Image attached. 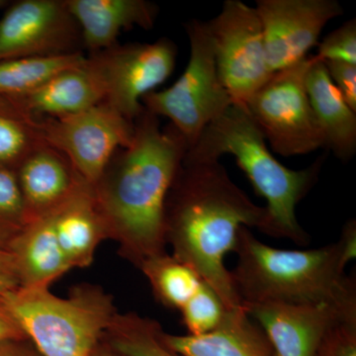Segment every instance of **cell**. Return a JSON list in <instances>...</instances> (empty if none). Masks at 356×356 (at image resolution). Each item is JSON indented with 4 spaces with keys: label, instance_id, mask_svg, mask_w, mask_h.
Here are the masks:
<instances>
[{
    "label": "cell",
    "instance_id": "obj_1",
    "mask_svg": "<svg viewBox=\"0 0 356 356\" xmlns=\"http://www.w3.org/2000/svg\"><path fill=\"white\" fill-rule=\"evenodd\" d=\"M163 219L173 257L193 269L227 310L245 309L225 259L235 250L242 227L267 235L266 207L232 181L220 161H182L166 196Z\"/></svg>",
    "mask_w": 356,
    "mask_h": 356
},
{
    "label": "cell",
    "instance_id": "obj_2",
    "mask_svg": "<svg viewBox=\"0 0 356 356\" xmlns=\"http://www.w3.org/2000/svg\"><path fill=\"white\" fill-rule=\"evenodd\" d=\"M189 149L172 124L146 109L134 121L132 142L119 149L93 186L108 238L140 267L165 252V204Z\"/></svg>",
    "mask_w": 356,
    "mask_h": 356
},
{
    "label": "cell",
    "instance_id": "obj_3",
    "mask_svg": "<svg viewBox=\"0 0 356 356\" xmlns=\"http://www.w3.org/2000/svg\"><path fill=\"white\" fill-rule=\"evenodd\" d=\"M234 252L238 261L232 280L243 306L356 302L355 275L346 273L356 257L355 220L346 222L337 242L305 250L269 247L242 227Z\"/></svg>",
    "mask_w": 356,
    "mask_h": 356
},
{
    "label": "cell",
    "instance_id": "obj_4",
    "mask_svg": "<svg viewBox=\"0 0 356 356\" xmlns=\"http://www.w3.org/2000/svg\"><path fill=\"white\" fill-rule=\"evenodd\" d=\"M266 140L247 106L232 103L204 129L184 161L205 163L219 161L225 154L235 156L236 165L247 175L255 193L266 199L267 236L305 247L310 236L299 224L297 206L317 184L325 156L304 170H290L274 158Z\"/></svg>",
    "mask_w": 356,
    "mask_h": 356
},
{
    "label": "cell",
    "instance_id": "obj_5",
    "mask_svg": "<svg viewBox=\"0 0 356 356\" xmlns=\"http://www.w3.org/2000/svg\"><path fill=\"white\" fill-rule=\"evenodd\" d=\"M2 300L43 356H91L116 317L113 297L96 285H79L67 298L50 287H19Z\"/></svg>",
    "mask_w": 356,
    "mask_h": 356
},
{
    "label": "cell",
    "instance_id": "obj_6",
    "mask_svg": "<svg viewBox=\"0 0 356 356\" xmlns=\"http://www.w3.org/2000/svg\"><path fill=\"white\" fill-rule=\"evenodd\" d=\"M191 58L181 76L170 88L152 91L143 106L156 117H165L193 146L204 129L233 103L218 76L214 50L206 22L192 19L185 24Z\"/></svg>",
    "mask_w": 356,
    "mask_h": 356
},
{
    "label": "cell",
    "instance_id": "obj_7",
    "mask_svg": "<svg viewBox=\"0 0 356 356\" xmlns=\"http://www.w3.org/2000/svg\"><path fill=\"white\" fill-rule=\"evenodd\" d=\"M312 60L313 56H308L274 72L245 104L273 151L285 158L325 147L306 89Z\"/></svg>",
    "mask_w": 356,
    "mask_h": 356
},
{
    "label": "cell",
    "instance_id": "obj_8",
    "mask_svg": "<svg viewBox=\"0 0 356 356\" xmlns=\"http://www.w3.org/2000/svg\"><path fill=\"white\" fill-rule=\"evenodd\" d=\"M218 76L233 103L245 104L273 76L267 64L261 20L254 7L227 0L206 22Z\"/></svg>",
    "mask_w": 356,
    "mask_h": 356
},
{
    "label": "cell",
    "instance_id": "obj_9",
    "mask_svg": "<svg viewBox=\"0 0 356 356\" xmlns=\"http://www.w3.org/2000/svg\"><path fill=\"white\" fill-rule=\"evenodd\" d=\"M177 58V44L163 37L154 43L117 44L88 60L102 83L104 102L134 122L145 110L143 97L172 76Z\"/></svg>",
    "mask_w": 356,
    "mask_h": 356
},
{
    "label": "cell",
    "instance_id": "obj_10",
    "mask_svg": "<svg viewBox=\"0 0 356 356\" xmlns=\"http://www.w3.org/2000/svg\"><path fill=\"white\" fill-rule=\"evenodd\" d=\"M41 132L44 142L95 186L115 153L132 142L134 122L103 102L69 116L41 118Z\"/></svg>",
    "mask_w": 356,
    "mask_h": 356
},
{
    "label": "cell",
    "instance_id": "obj_11",
    "mask_svg": "<svg viewBox=\"0 0 356 356\" xmlns=\"http://www.w3.org/2000/svg\"><path fill=\"white\" fill-rule=\"evenodd\" d=\"M81 29L65 0H20L0 20V62L83 53Z\"/></svg>",
    "mask_w": 356,
    "mask_h": 356
},
{
    "label": "cell",
    "instance_id": "obj_12",
    "mask_svg": "<svg viewBox=\"0 0 356 356\" xmlns=\"http://www.w3.org/2000/svg\"><path fill=\"white\" fill-rule=\"evenodd\" d=\"M254 8L271 74L305 60L325 26L344 13L337 0H257Z\"/></svg>",
    "mask_w": 356,
    "mask_h": 356
},
{
    "label": "cell",
    "instance_id": "obj_13",
    "mask_svg": "<svg viewBox=\"0 0 356 356\" xmlns=\"http://www.w3.org/2000/svg\"><path fill=\"white\" fill-rule=\"evenodd\" d=\"M245 308L266 334L275 356H315L327 332L343 318L356 315V302H262Z\"/></svg>",
    "mask_w": 356,
    "mask_h": 356
},
{
    "label": "cell",
    "instance_id": "obj_14",
    "mask_svg": "<svg viewBox=\"0 0 356 356\" xmlns=\"http://www.w3.org/2000/svg\"><path fill=\"white\" fill-rule=\"evenodd\" d=\"M15 173L29 222L57 209L84 181L70 159L48 144L35 149Z\"/></svg>",
    "mask_w": 356,
    "mask_h": 356
},
{
    "label": "cell",
    "instance_id": "obj_15",
    "mask_svg": "<svg viewBox=\"0 0 356 356\" xmlns=\"http://www.w3.org/2000/svg\"><path fill=\"white\" fill-rule=\"evenodd\" d=\"M76 19L83 49L90 54L112 48L118 44L122 31L135 27H154L159 7L147 0H65Z\"/></svg>",
    "mask_w": 356,
    "mask_h": 356
},
{
    "label": "cell",
    "instance_id": "obj_16",
    "mask_svg": "<svg viewBox=\"0 0 356 356\" xmlns=\"http://www.w3.org/2000/svg\"><path fill=\"white\" fill-rule=\"evenodd\" d=\"M7 99L36 118H60L104 102V92L86 57L83 65L63 70L29 92Z\"/></svg>",
    "mask_w": 356,
    "mask_h": 356
},
{
    "label": "cell",
    "instance_id": "obj_17",
    "mask_svg": "<svg viewBox=\"0 0 356 356\" xmlns=\"http://www.w3.org/2000/svg\"><path fill=\"white\" fill-rule=\"evenodd\" d=\"M51 215L58 242L70 268L90 266L98 245L108 238L92 185L81 182Z\"/></svg>",
    "mask_w": 356,
    "mask_h": 356
},
{
    "label": "cell",
    "instance_id": "obj_18",
    "mask_svg": "<svg viewBox=\"0 0 356 356\" xmlns=\"http://www.w3.org/2000/svg\"><path fill=\"white\" fill-rule=\"evenodd\" d=\"M161 337L181 356H275L266 334L245 308L227 311L221 324L206 334L181 336L163 330Z\"/></svg>",
    "mask_w": 356,
    "mask_h": 356
},
{
    "label": "cell",
    "instance_id": "obj_19",
    "mask_svg": "<svg viewBox=\"0 0 356 356\" xmlns=\"http://www.w3.org/2000/svg\"><path fill=\"white\" fill-rule=\"evenodd\" d=\"M306 89L325 147L344 163L350 161L356 152V112L332 83L324 63L315 56L307 72Z\"/></svg>",
    "mask_w": 356,
    "mask_h": 356
},
{
    "label": "cell",
    "instance_id": "obj_20",
    "mask_svg": "<svg viewBox=\"0 0 356 356\" xmlns=\"http://www.w3.org/2000/svg\"><path fill=\"white\" fill-rule=\"evenodd\" d=\"M20 287H50L70 270L58 242L51 213L30 222L9 248Z\"/></svg>",
    "mask_w": 356,
    "mask_h": 356
},
{
    "label": "cell",
    "instance_id": "obj_21",
    "mask_svg": "<svg viewBox=\"0 0 356 356\" xmlns=\"http://www.w3.org/2000/svg\"><path fill=\"white\" fill-rule=\"evenodd\" d=\"M44 144L47 143L42 136L41 118L0 96V168L16 172Z\"/></svg>",
    "mask_w": 356,
    "mask_h": 356
},
{
    "label": "cell",
    "instance_id": "obj_22",
    "mask_svg": "<svg viewBox=\"0 0 356 356\" xmlns=\"http://www.w3.org/2000/svg\"><path fill=\"white\" fill-rule=\"evenodd\" d=\"M83 53L0 62V96L13 98L38 88L63 70L83 65Z\"/></svg>",
    "mask_w": 356,
    "mask_h": 356
},
{
    "label": "cell",
    "instance_id": "obj_23",
    "mask_svg": "<svg viewBox=\"0 0 356 356\" xmlns=\"http://www.w3.org/2000/svg\"><path fill=\"white\" fill-rule=\"evenodd\" d=\"M139 268L149 280L156 299L175 310H180L203 283L193 269L166 252L147 259Z\"/></svg>",
    "mask_w": 356,
    "mask_h": 356
},
{
    "label": "cell",
    "instance_id": "obj_24",
    "mask_svg": "<svg viewBox=\"0 0 356 356\" xmlns=\"http://www.w3.org/2000/svg\"><path fill=\"white\" fill-rule=\"evenodd\" d=\"M161 325L138 314H117L105 332L107 346L126 356H181L161 339Z\"/></svg>",
    "mask_w": 356,
    "mask_h": 356
},
{
    "label": "cell",
    "instance_id": "obj_25",
    "mask_svg": "<svg viewBox=\"0 0 356 356\" xmlns=\"http://www.w3.org/2000/svg\"><path fill=\"white\" fill-rule=\"evenodd\" d=\"M28 224L15 172L0 168V248L9 250Z\"/></svg>",
    "mask_w": 356,
    "mask_h": 356
},
{
    "label": "cell",
    "instance_id": "obj_26",
    "mask_svg": "<svg viewBox=\"0 0 356 356\" xmlns=\"http://www.w3.org/2000/svg\"><path fill=\"white\" fill-rule=\"evenodd\" d=\"M179 311L188 334L198 336L216 329L228 310L216 293L203 282Z\"/></svg>",
    "mask_w": 356,
    "mask_h": 356
},
{
    "label": "cell",
    "instance_id": "obj_27",
    "mask_svg": "<svg viewBox=\"0 0 356 356\" xmlns=\"http://www.w3.org/2000/svg\"><path fill=\"white\" fill-rule=\"evenodd\" d=\"M315 58L321 62L356 65V20L350 19L334 30L318 44Z\"/></svg>",
    "mask_w": 356,
    "mask_h": 356
},
{
    "label": "cell",
    "instance_id": "obj_28",
    "mask_svg": "<svg viewBox=\"0 0 356 356\" xmlns=\"http://www.w3.org/2000/svg\"><path fill=\"white\" fill-rule=\"evenodd\" d=\"M315 356H356V315L334 325L323 339Z\"/></svg>",
    "mask_w": 356,
    "mask_h": 356
},
{
    "label": "cell",
    "instance_id": "obj_29",
    "mask_svg": "<svg viewBox=\"0 0 356 356\" xmlns=\"http://www.w3.org/2000/svg\"><path fill=\"white\" fill-rule=\"evenodd\" d=\"M324 65L332 83L356 112V65L343 62H324Z\"/></svg>",
    "mask_w": 356,
    "mask_h": 356
},
{
    "label": "cell",
    "instance_id": "obj_30",
    "mask_svg": "<svg viewBox=\"0 0 356 356\" xmlns=\"http://www.w3.org/2000/svg\"><path fill=\"white\" fill-rule=\"evenodd\" d=\"M20 287L15 261L9 250L0 248V296Z\"/></svg>",
    "mask_w": 356,
    "mask_h": 356
},
{
    "label": "cell",
    "instance_id": "obj_31",
    "mask_svg": "<svg viewBox=\"0 0 356 356\" xmlns=\"http://www.w3.org/2000/svg\"><path fill=\"white\" fill-rule=\"evenodd\" d=\"M11 339L22 341L28 339L0 296V341Z\"/></svg>",
    "mask_w": 356,
    "mask_h": 356
},
{
    "label": "cell",
    "instance_id": "obj_32",
    "mask_svg": "<svg viewBox=\"0 0 356 356\" xmlns=\"http://www.w3.org/2000/svg\"><path fill=\"white\" fill-rule=\"evenodd\" d=\"M0 356H43L29 339L0 341Z\"/></svg>",
    "mask_w": 356,
    "mask_h": 356
},
{
    "label": "cell",
    "instance_id": "obj_33",
    "mask_svg": "<svg viewBox=\"0 0 356 356\" xmlns=\"http://www.w3.org/2000/svg\"><path fill=\"white\" fill-rule=\"evenodd\" d=\"M91 356H126L118 353V351L112 350L110 346H103V344H98L97 348L93 351L92 355Z\"/></svg>",
    "mask_w": 356,
    "mask_h": 356
},
{
    "label": "cell",
    "instance_id": "obj_34",
    "mask_svg": "<svg viewBox=\"0 0 356 356\" xmlns=\"http://www.w3.org/2000/svg\"><path fill=\"white\" fill-rule=\"evenodd\" d=\"M7 3H8V2L6 1V0H0V9H1L2 7L6 6Z\"/></svg>",
    "mask_w": 356,
    "mask_h": 356
}]
</instances>
